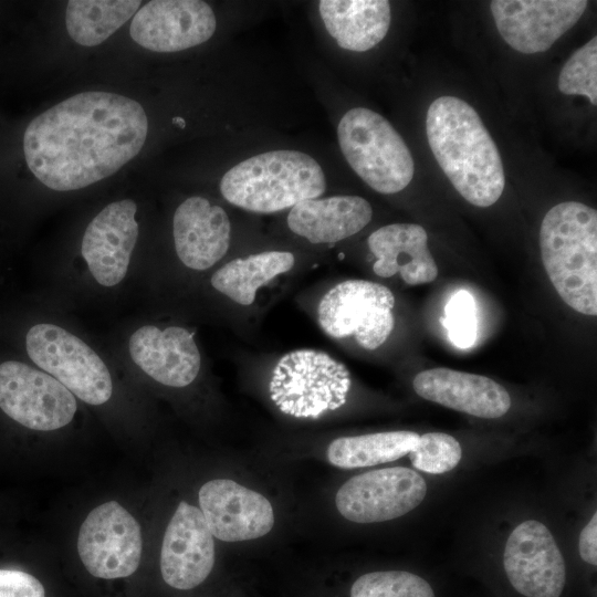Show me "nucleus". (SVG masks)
Masks as SVG:
<instances>
[{"mask_svg": "<svg viewBox=\"0 0 597 597\" xmlns=\"http://www.w3.org/2000/svg\"><path fill=\"white\" fill-rule=\"evenodd\" d=\"M147 132V116L138 102L109 92H83L32 119L23 151L29 169L48 188L76 190L132 160Z\"/></svg>", "mask_w": 597, "mask_h": 597, "instance_id": "1", "label": "nucleus"}, {"mask_svg": "<svg viewBox=\"0 0 597 597\" xmlns=\"http://www.w3.org/2000/svg\"><path fill=\"white\" fill-rule=\"evenodd\" d=\"M426 134L438 165L471 205H494L504 190L499 149L476 111L465 101L443 95L426 115Z\"/></svg>", "mask_w": 597, "mask_h": 597, "instance_id": "2", "label": "nucleus"}, {"mask_svg": "<svg viewBox=\"0 0 597 597\" xmlns=\"http://www.w3.org/2000/svg\"><path fill=\"white\" fill-rule=\"evenodd\" d=\"M544 269L558 295L580 314H597V211L578 201L551 208L540 228Z\"/></svg>", "mask_w": 597, "mask_h": 597, "instance_id": "3", "label": "nucleus"}, {"mask_svg": "<svg viewBox=\"0 0 597 597\" xmlns=\"http://www.w3.org/2000/svg\"><path fill=\"white\" fill-rule=\"evenodd\" d=\"M325 175L310 155L273 150L250 157L229 169L220 181L223 198L241 209L272 213L320 197Z\"/></svg>", "mask_w": 597, "mask_h": 597, "instance_id": "4", "label": "nucleus"}, {"mask_svg": "<svg viewBox=\"0 0 597 597\" xmlns=\"http://www.w3.org/2000/svg\"><path fill=\"white\" fill-rule=\"evenodd\" d=\"M337 137L349 166L375 191L396 193L412 180L411 153L380 114L365 107L349 109L339 121Z\"/></svg>", "mask_w": 597, "mask_h": 597, "instance_id": "5", "label": "nucleus"}, {"mask_svg": "<svg viewBox=\"0 0 597 597\" xmlns=\"http://www.w3.org/2000/svg\"><path fill=\"white\" fill-rule=\"evenodd\" d=\"M349 388L346 366L316 349H296L283 355L273 369L269 387L277 408L300 418H317L339 408Z\"/></svg>", "mask_w": 597, "mask_h": 597, "instance_id": "6", "label": "nucleus"}, {"mask_svg": "<svg viewBox=\"0 0 597 597\" xmlns=\"http://www.w3.org/2000/svg\"><path fill=\"white\" fill-rule=\"evenodd\" d=\"M30 359L90 405L106 402L113 392L108 368L85 342L48 323L33 325L25 336Z\"/></svg>", "mask_w": 597, "mask_h": 597, "instance_id": "7", "label": "nucleus"}, {"mask_svg": "<svg viewBox=\"0 0 597 597\" xmlns=\"http://www.w3.org/2000/svg\"><path fill=\"white\" fill-rule=\"evenodd\" d=\"M395 296L385 285L347 280L332 287L321 300L317 318L331 337L354 336L365 349L381 346L395 326Z\"/></svg>", "mask_w": 597, "mask_h": 597, "instance_id": "8", "label": "nucleus"}, {"mask_svg": "<svg viewBox=\"0 0 597 597\" xmlns=\"http://www.w3.org/2000/svg\"><path fill=\"white\" fill-rule=\"evenodd\" d=\"M0 408L29 429L52 431L72 421L77 405L74 395L51 375L7 360L0 364Z\"/></svg>", "mask_w": 597, "mask_h": 597, "instance_id": "9", "label": "nucleus"}, {"mask_svg": "<svg viewBox=\"0 0 597 597\" xmlns=\"http://www.w3.org/2000/svg\"><path fill=\"white\" fill-rule=\"evenodd\" d=\"M142 548L138 522L115 501L96 506L80 527L77 552L84 567L95 577L132 575L139 565Z\"/></svg>", "mask_w": 597, "mask_h": 597, "instance_id": "10", "label": "nucleus"}, {"mask_svg": "<svg viewBox=\"0 0 597 597\" xmlns=\"http://www.w3.org/2000/svg\"><path fill=\"white\" fill-rule=\"evenodd\" d=\"M427 484L416 471L394 467L373 470L347 480L337 491L338 512L355 523L400 517L425 499Z\"/></svg>", "mask_w": 597, "mask_h": 597, "instance_id": "11", "label": "nucleus"}, {"mask_svg": "<svg viewBox=\"0 0 597 597\" xmlns=\"http://www.w3.org/2000/svg\"><path fill=\"white\" fill-rule=\"evenodd\" d=\"M586 0H493L490 9L502 39L524 54L545 52L584 14Z\"/></svg>", "mask_w": 597, "mask_h": 597, "instance_id": "12", "label": "nucleus"}, {"mask_svg": "<svg viewBox=\"0 0 597 597\" xmlns=\"http://www.w3.org/2000/svg\"><path fill=\"white\" fill-rule=\"evenodd\" d=\"M503 565L511 585L525 597H559L564 589V557L540 521H524L511 532Z\"/></svg>", "mask_w": 597, "mask_h": 597, "instance_id": "13", "label": "nucleus"}, {"mask_svg": "<svg viewBox=\"0 0 597 597\" xmlns=\"http://www.w3.org/2000/svg\"><path fill=\"white\" fill-rule=\"evenodd\" d=\"M217 20L200 0H153L134 15L129 33L140 46L154 52H177L208 41Z\"/></svg>", "mask_w": 597, "mask_h": 597, "instance_id": "14", "label": "nucleus"}, {"mask_svg": "<svg viewBox=\"0 0 597 597\" xmlns=\"http://www.w3.org/2000/svg\"><path fill=\"white\" fill-rule=\"evenodd\" d=\"M200 511L213 537L241 542L266 535L274 525L270 501L232 480L214 479L198 494Z\"/></svg>", "mask_w": 597, "mask_h": 597, "instance_id": "15", "label": "nucleus"}, {"mask_svg": "<svg viewBox=\"0 0 597 597\" xmlns=\"http://www.w3.org/2000/svg\"><path fill=\"white\" fill-rule=\"evenodd\" d=\"M213 564V536L201 511L181 501L163 538L160 572L164 580L177 589H191L208 577Z\"/></svg>", "mask_w": 597, "mask_h": 597, "instance_id": "16", "label": "nucleus"}, {"mask_svg": "<svg viewBox=\"0 0 597 597\" xmlns=\"http://www.w3.org/2000/svg\"><path fill=\"white\" fill-rule=\"evenodd\" d=\"M136 203L123 199L107 205L88 223L81 252L92 276L103 286H114L126 275L138 238Z\"/></svg>", "mask_w": 597, "mask_h": 597, "instance_id": "17", "label": "nucleus"}, {"mask_svg": "<svg viewBox=\"0 0 597 597\" xmlns=\"http://www.w3.org/2000/svg\"><path fill=\"white\" fill-rule=\"evenodd\" d=\"M128 350L144 373L165 386H188L200 370L201 357L193 335L180 326L160 329L144 325L129 337Z\"/></svg>", "mask_w": 597, "mask_h": 597, "instance_id": "18", "label": "nucleus"}, {"mask_svg": "<svg viewBox=\"0 0 597 597\" xmlns=\"http://www.w3.org/2000/svg\"><path fill=\"white\" fill-rule=\"evenodd\" d=\"M413 389L421 398L484 419L504 416L511 407L506 389L493 379L449 368L417 374Z\"/></svg>", "mask_w": 597, "mask_h": 597, "instance_id": "19", "label": "nucleus"}, {"mask_svg": "<svg viewBox=\"0 0 597 597\" xmlns=\"http://www.w3.org/2000/svg\"><path fill=\"white\" fill-rule=\"evenodd\" d=\"M172 232L179 260L189 269L203 271L226 255L231 226L221 207L190 197L176 209Z\"/></svg>", "mask_w": 597, "mask_h": 597, "instance_id": "20", "label": "nucleus"}, {"mask_svg": "<svg viewBox=\"0 0 597 597\" xmlns=\"http://www.w3.org/2000/svg\"><path fill=\"white\" fill-rule=\"evenodd\" d=\"M426 230L415 223L384 226L368 237V247L376 256L374 272L380 277L400 273L408 285L430 283L438 266L428 249Z\"/></svg>", "mask_w": 597, "mask_h": 597, "instance_id": "21", "label": "nucleus"}, {"mask_svg": "<svg viewBox=\"0 0 597 597\" xmlns=\"http://www.w3.org/2000/svg\"><path fill=\"white\" fill-rule=\"evenodd\" d=\"M373 217L369 202L358 196L307 199L291 208L287 226L311 243H335L365 228Z\"/></svg>", "mask_w": 597, "mask_h": 597, "instance_id": "22", "label": "nucleus"}, {"mask_svg": "<svg viewBox=\"0 0 597 597\" xmlns=\"http://www.w3.org/2000/svg\"><path fill=\"white\" fill-rule=\"evenodd\" d=\"M320 15L338 46L364 52L377 45L390 25V3L386 0H322Z\"/></svg>", "mask_w": 597, "mask_h": 597, "instance_id": "23", "label": "nucleus"}, {"mask_svg": "<svg viewBox=\"0 0 597 597\" xmlns=\"http://www.w3.org/2000/svg\"><path fill=\"white\" fill-rule=\"evenodd\" d=\"M295 258L287 251H268L234 259L211 276V285L240 305H250L259 287L290 271Z\"/></svg>", "mask_w": 597, "mask_h": 597, "instance_id": "24", "label": "nucleus"}, {"mask_svg": "<svg viewBox=\"0 0 597 597\" xmlns=\"http://www.w3.org/2000/svg\"><path fill=\"white\" fill-rule=\"evenodd\" d=\"M418 439V433L406 430L341 437L329 443L326 455L342 469L373 467L408 454Z\"/></svg>", "mask_w": 597, "mask_h": 597, "instance_id": "25", "label": "nucleus"}, {"mask_svg": "<svg viewBox=\"0 0 597 597\" xmlns=\"http://www.w3.org/2000/svg\"><path fill=\"white\" fill-rule=\"evenodd\" d=\"M140 3L138 0H71L65 12L69 35L81 45H98L135 15Z\"/></svg>", "mask_w": 597, "mask_h": 597, "instance_id": "26", "label": "nucleus"}, {"mask_svg": "<svg viewBox=\"0 0 597 597\" xmlns=\"http://www.w3.org/2000/svg\"><path fill=\"white\" fill-rule=\"evenodd\" d=\"M350 597H434L430 584L422 577L404 570L367 573L350 588Z\"/></svg>", "mask_w": 597, "mask_h": 597, "instance_id": "27", "label": "nucleus"}, {"mask_svg": "<svg viewBox=\"0 0 597 597\" xmlns=\"http://www.w3.org/2000/svg\"><path fill=\"white\" fill-rule=\"evenodd\" d=\"M558 90L566 95L586 96L597 104V38L577 49L559 72Z\"/></svg>", "mask_w": 597, "mask_h": 597, "instance_id": "28", "label": "nucleus"}, {"mask_svg": "<svg viewBox=\"0 0 597 597\" xmlns=\"http://www.w3.org/2000/svg\"><path fill=\"white\" fill-rule=\"evenodd\" d=\"M413 468L441 474L458 465L462 457L459 441L443 432H427L419 436L415 448L408 453Z\"/></svg>", "mask_w": 597, "mask_h": 597, "instance_id": "29", "label": "nucleus"}, {"mask_svg": "<svg viewBox=\"0 0 597 597\" xmlns=\"http://www.w3.org/2000/svg\"><path fill=\"white\" fill-rule=\"evenodd\" d=\"M442 325L451 343L458 348H470L476 339L478 320L473 296L460 290L451 296L444 307Z\"/></svg>", "mask_w": 597, "mask_h": 597, "instance_id": "30", "label": "nucleus"}, {"mask_svg": "<svg viewBox=\"0 0 597 597\" xmlns=\"http://www.w3.org/2000/svg\"><path fill=\"white\" fill-rule=\"evenodd\" d=\"M0 597H45L43 585L31 574L0 569Z\"/></svg>", "mask_w": 597, "mask_h": 597, "instance_id": "31", "label": "nucleus"}, {"mask_svg": "<svg viewBox=\"0 0 597 597\" xmlns=\"http://www.w3.org/2000/svg\"><path fill=\"white\" fill-rule=\"evenodd\" d=\"M580 557L588 564H597V513L582 530L578 542Z\"/></svg>", "mask_w": 597, "mask_h": 597, "instance_id": "32", "label": "nucleus"}]
</instances>
